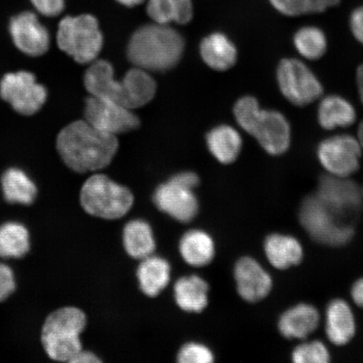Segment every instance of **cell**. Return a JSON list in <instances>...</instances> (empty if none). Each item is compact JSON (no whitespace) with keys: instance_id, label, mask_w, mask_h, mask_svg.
<instances>
[{"instance_id":"6da1fadb","label":"cell","mask_w":363,"mask_h":363,"mask_svg":"<svg viewBox=\"0 0 363 363\" xmlns=\"http://www.w3.org/2000/svg\"><path fill=\"white\" fill-rule=\"evenodd\" d=\"M56 146L68 169L87 174L110 165L119 143L116 135L104 133L84 120L65 126L57 135Z\"/></svg>"},{"instance_id":"7a4b0ae2","label":"cell","mask_w":363,"mask_h":363,"mask_svg":"<svg viewBox=\"0 0 363 363\" xmlns=\"http://www.w3.org/2000/svg\"><path fill=\"white\" fill-rule=\"evenodd\" d=\"M184 50V40L179 31L154 22L140 27L131 36L127 55L135 67L163 72L177 65Z\"/></svg>"},{"instance_id":"3957f363","label":"cell","mask_w":363,"mask_h":363,"mask_svg":"<svg viewBox=\"0 0 363 363\" xmlns=\"http://www.w3.org/2000/svg\"><path fill=\"white\" fill-rule=\"evenodd\" d=\"M235 119L260 146L272 156L283 155L291 143V126L284 113L262 110L252 96L240 99L234 108Z\"/></svg>"},{"instance_id":"277c9868","label":"cell","mask_w":363,"mask_h":363,"mask_svg":"<svg viewBox=\"0 0 363 363\" xmlns=\"http://www.w3.org/2000/svg\"><path fill=\"white\" fill-rule=\"evenodd\" d=\"M87 324V315L78 307H62L49 314L40 331V342L50 359L70 362L83 350L80 337Z\"/></svg>"},{"instance_id":"5b68a950","label":"cell","mask_w":363,"mask_h":363,"mask_svg":"<svg viewBox=\"0 0 363 363\" xmlns=\"http://www.w3.org/2000/svg\"><path fill=\"white\" fill-rule=\"evenodd\" d=\"M79 202L88 215L113 220L124 217L134 203L133 194L104 174H94L86 180L79 194Z\"/></svg>"},{"instance_id":"8992f818","label":"cell","mask_w":363,"mask_h":363,"mask_svg":"<svg viewBox=\"0 0 363 363\" xmlns=\"http://www.w3.org/2000/svg\"><path fill=\"white\" fill-rule=\"evenodd\" d=\"M103 43L98 20L89 13L66 16L59 22L58 48L79 65H90L97 60Z\"/></svg>"},{"instance_id":"52a82bcc","label":"cell","mask_w":363,"mask_h":363,"mask_svg":"<svg viewBox=\"0 0 363 363\" xmlns=\"http://www.w3.org/2000/svg\"><path fill=\"white\" fill-rule=\"evenodd\" d=\"M299 220L307 233L316 242L330 247H342L350 242L354 231L351 225L340 220V216L331 211L316 195L303 201Z\"/></svg>"},{"instance_id":"ba28073f","label":"cell","mask_w":363,"mask_h":363,"mask_svg":"<svg viewBox=\"0 0 363 363\" xmlns=\"http://www.w3.org/2000/svg\"><path fill=\"white\" fill-rule=\"evenodd\" d=\"M281 93L294 106L305 107L319 99L324 88L310 67L296 58H284L277 68Z\"/></svg>"},{"instance_id":"9c48e42d","label":"cell","mask_w":363,"mask_h":363,"mask_svg":"<svg viewBox=\"0 0 363 363\" xmlns=\"http://www.w3.org/2000/svg\"><path fill=\"white\" fill-rule=\"evenodd\" d=\"M48 90L33 72H8L0 80V97L22 116H33L48 99Z\"/></svg>"},{"instance_id":"30bf717a","label":"cell","mask_w":363,"mask_h":363,"mask_svg":"<svg viewBox=\"0 0 363 363\" xmlns=\"http://www.w3.org/2000/svg\"><path fill=\"white\" fill-rule=\"evenodd\" d=\"M362 147L355 136L340 134L321 140L317 158L330 175L350 178L360 167Z\"/></svg>"},{"instance_id":"8fae6325","label":"cell","mask_w":363,"mask_h":363,"mask_svg":"<svg viewBox=\"0 0 363 363\" xmlns=\"http://www.w3.org/2000/svg\"><path fill=\"white\" fill-rule=\"evenodd\" d=\"M85 121L104 133H130L140 126V120L130 108L107 99L89 96L85 101Z\"/></svg>"},{"instance_id":"7c38bea8","label":"cell","mask_w":363,"mask_h":363,"mask_svg":"<svg viewBox=\"0 0 363 363\" xmlns=\"http://www.w3.org/2000/svg\"><path fill=\"white\" fill-rule=\"evenodd\" d=\"M9 29L13 44L26 55L40 57L48 51L51 42L48 30L33 12L26 11L13 16Z\"/></svg>"},{"instance_id":"4fadbf2b","label":"cell","mask_w":363,"mask_h":363,"mask_svg":"<svg viewBox=\"0 0 363 363\" xmlns=\"http://www.w3.org/2000/svg\"><path fill=\"white\" fill-rule=\"evenodd\" d=\"M194 189L184 187L170 179L156 189L153 195L155 206L174 220L184 222L191 221L197 216L199 202Z\"/></svg>"},{"instance_id":"5bb4252c","label":"cell","mask_w":363,"mask_h":363,"mask_svg":"<svg viewBox=\"0 0 363 363\" xmlns=\"http://www.w3.org/2000/svg\"><path fill=\"white\" fill-rule=\"evenodd\" d=\"M362 194L358 186L349 178L328 174L320 177L315 194L326 206L340 216L359 208Z\"/></svg>"},{"instance_id":"9a60e30c","label":"cell","mask_w":363,"mask_h":363,"mask_svg":"<svg viewBox=\"0 0 363 363\" xmlns=\"http://www.w3.org/2000/svg\"><path fill=\"white\" fill-rule=\"evenodd\" d=\"M235 279L240 296L251 303L261 301L271 292L272 279L259 262L242 257L235 267Z\"/></svg>"},{"instance_id":"2e32d148","label":"cell","mask_w":363,"mask_h":363,"mask_svg":"<svg viewBox=\"0 0 363 363\" xmlns=\"http://www.w3.org/2000/svg\"><path fill=\"white\" fill-rule=\"evenodd\" d=\"M86 90L90 96L107 99L125 106V95L122 82L117 81L110 62L95 60L90 63L84 77Z\"/></svg>"},{"instance_id":"e0dca14e","label":"cell","mask_w":363,"mask_h":363,"mask_svg":"<svg viewBox=\"0 0 363 363\" xmlns=\"http://www.w3.org/2000/svg\"><path fill=\"white\" fill-rule=\"evenodd\" d=\"M320 323L319 311L310 303H298L280 316L279 330L285 338L306 340L315 333Z\"/></svg>"},{"instance_id":"ac0fdd59","label":"cell","mask_w":363,"mask_h":363,"mask_svg":"<svg viewBox=\"0 0 363 363\" xmlns=\"http://www.w3.org/2000/svg\"><path fill=\"white\" fill-rule=\"evenodd\" d=\"M325 334L335 346H344L351 342L356 334L355 316L350 306L343 299L330 301L325 315Z\"/></svg>"},{"instance_id":"d6986e66","label":"cell","mask_w":363,"mask_h":363,"mask_svg":"<svg viewBox=\"0 0 363 363\" xmlns=\"http://www.w3.org/2000/svg\"><path fill=\"white\" fill-rule=\"evenodd\" d=\"M264 252L271 265L279 270L297 266L303 258V249L299 240L292 235L272 234L264 242Z\"/></svg>"},{"instance_id":"ffe728a7","label":"cell","mask_w":363,"mask_h":363,"mask_svg":"<svg viewBox=\"0 0 363 363\" xmlns=\"http://www.w3.org/2000/svg\"><path fill=\"white\" fill-rule=\"evenodd\" d=\"M0 185L4 201L11 204L29 206L38 196L35 182L20 167H10L3 172Z\"/></svg>"},{"instance_id":"44dd1931","label":"cell","mask_w":363,"mask_h":363,"mask_svg":"<svg viewBox=\"0 0 363 363\" xmlns=\"http://www.w3.org/2000/svg\"><path fill=\"white\" fill-rule=\"evenodd\" d=\"M356 119L357 112L352 103L337 94L324 97L318 107V122L326 130L347 128L355 123Z\"/></svg>"},{"instance_id":"7402d4cb","label":"cell","mask_w":363,"mask_h":363,"mask_svg":"<svg viewBox=\"0 0 363 363\" xmlns=\"http://www.w3.org/2000/svg\"><path fill=\"white\" fill-rule=\"evenodd\" d=\"M136 275L140 290L148 297H157L170 282L171 267L164 258L152 255L140 262Z\"/></svg>"},{"instance_id":"603a6c76","label":"cell","mask_w":363,"mask_h":363,"mask_svg":"<svg viewBox=\"0 0 363 363\" xmlns=\"http://www.w3.org/2000/svg\"><path fill=\"white\" fill-rule=\"evenodd\" d=\"M201 54L203 62L216 71L230 69L238 59L235 45L222 33H213L203 39Z\"/></svg>"},{"instance_id":"cb8c5ba5","label":"cell","mask_w":363,"mask_h":363,"mask_svg":"<svg viewBox=\"0 0 363 363\" xmlns=\"http://www.w3.org/2000/svg\"><path fill=\"white\" fill-rule=\"evenodd\" d=\"M122 85L125 95V106L133 108L142 107L155 96L157 84L147 70L135 67L126 72Z\"/></svg>"},{"instance_id":"d4e9b609","label":"cell","mask_w":363,"mask_h":363,"mask_svg":"<svg viewBox=\"0 0 363 363\" xmlns=\"http://www.w3.org/2000/svg\"><path fill=\"white\" fill-rule=\"evenodd\" d=\"M179 252L184 262L189 265L204 267L210 264L215 257L214 240L203 230H189L181 238Z\"/></svg>"},{"instance_id":"484cf974","label":"cell","mask_w":363,"mask_h":363,"mask_svg":"<svg viewBox=\"0 0 363 363\" xmlns=\"http://www.w3.org/2000/svg\"><path fill=\"white\" fill-rule=\"evenodd\" d=\"M208 285L201 277H183L174 285V297L181 310L201 313L208 306Z\"/></svg>"},{"instance_id":"4316f807","label":"cell","mask_w":363,"mask_h":363,"mask_svg":"<svg viewBox=\"0 0 363 363\" xmlns=\"http://www.w3.org/2000/svg\"><path fill=\"white\" fill-rule=\"evenodd\" d=\"M30 251L28 228L19 221H6L0 225V257L21 259Z\"/></svg>"},{"instance_id":"83f0119b","label":"cell","mask_w":363,"mask_h":363,"mask_svg":"<svg viewBox=\"0 0 363 363\" xmlns=\"http://www.w3.org/2000/svg\"><path fill=\"white\" fill-rule=\"evenodd\" d=\"M123 245L127 254L135 259L153 255L156 242L151 225L143 220L128 222L123 230Z\"/></svg>"},{"instance_id":"f1b7e54d","label":"cell","mask_w":363,"mask_h":363,"mask_svg":"<svg viewBox=\"0 0 363 363\" xmlns=\"http://www.w3.org/2000/svg\"><path fill=\"white\" fill-rule=\"evenodd\" d=\"M208 150L218 161L230 164L237 160L242 147L240 134L233 127L220 125L206 136Z\"/></svg>"},{"instance_id":"f546056e","label":"cell","mask_w":363,"mask_h":363,"mask_svg":"<svg viewBox=\"0 0 363 363\" xmlns=\"http://www.w3.org/2000/svg\"><path fill=\"white\" fill-rule=\"evenodd\" d=\"M147 12L159 24H187L193 18L192 0H148Z\"/></svg>"},{"instance_id":"4dcf8cb0","label":"cell","mask_w":363,"mask_h":363,"mask_svg":"<svg viewBox=\"0 0 363 363\" xmlns=\"http://www.w3.org/2000/svg\"><path fill=\"white\" fill-rule=\"evenodd\" d=\"M293 43L299 55L310 61L323 57L328 45L324 31L315 26L299 28L294 35Z\"/></svg>"},{"instance_id":"1f68e13d","label":"cell","mask_w":363,"mask_h":363,"mask_svg":"<svg viewBox=\"0 0 363 363\" xmlns=\"http://www.w3.org/2000/svg\"><path fill=\"white\" fill-rule=\"evenodd\" d=\"M291 356L295 363H328L330 360L328 348L317 340L298 345Z\"/></svg>"},{"instance_id":"d6a6232c","label":"cell","mask_w":363,"mask_h":363,"mask_svg":"<svg viewBox=\"0 0 363 363\" xmlns=\"http://www.w3.org/2000/svg\"><path fill=\"white\" fill-rule=\"evenodd\" d=\"M178 361L180 363H211L214 362V355L204 345L189 342L180 349Z\"/></svg>"},{"instance_id":"836d02e7","label":"cell","mask_w":363,"mask_h":363,"mask_svg":"<svg viewBox=\"0 0 363 363\" xmlns=\"http://www.w3.org/2000/svg\"><path fill=\"white\" fill-rule=\"evenodd\" d=\"M16 290L15 272L6 263L0 262V303L6 301Z\"/></svg>"},{"instance_id":"e575fe53","label":"cell","mask_w":363,"mask_h":363,"mask_svg":"<svg viewBox=\"0 0 363 363\" xmlns=\"http://www.w3.org/2000/svg\"><path fill=\"white\" fill-rule=\"evenodd\" d=\"M275 10L289 17L305 15L301 0H269Z\"/></svg>"},{"instance_id":"d590c367","label":"cell","mask_w":363,"mask_h":363,"mask_svg":"<svg viewBox=\"0 0 363 363\" xmlns=\"http://www.w3.org/2000/svg\"><path fill=\"white\" fill-rule=\"evenodd\" d=\"M34 7L45 16L54 17L65 10V0H30Z\"/></svg>"},{"instance_id":"8d00e7d4","label":"cell","mask_w":363,"mask_h":363,"mask_svg":"<svg viewBox=\"0 0 363 363\" xmlns=\"http://www.w3.org/2000/svg\"><path fill=\"white\" fill-rule=\"evenodd\" d=\"M306 15L323 13L338 6L340 0H301Z\"/></svg>"},{"instance_id":"74e56055","label":"cell","mask_w":363,"mask_h":363,"mask_svg":"<svg viewBox=\"0 0 363 363\" xmlns=\"http://www.w3.org/2000/svg\"><path fill=\"white\" fill-rule=\"evenodd\" d=\"M349 24L354 38L363 45V6L352 12Z\"/></svg>"},{"instance_id":"f35d334b","label":"cell","mask_w":363,"mask_h":363,"mask_svg":"<svg viewBox=\"0 0 363 363\" xmlns=\"http://www.w3.org/2000/svg\"><path fill=\"white\" fill-rule=\"evenodd\" d=\"M181 185L189 189H194L199 184V179L196 174L192 172H183L171 178Z\"/></svg>"},{"instance_id":"ab89813d","label":"cell","mask_w":363,"mask_h":363,"mask_svg":"<svg viewBox=\"0 0 363 363\" xmlns=\"http://www.w3.org/2000/svg\"><path fill=\"white\" fill-rule=\"evenodd\" d=\"M96 354L92 352L81 350L77 355L72 358L71 363H99L101 362Z\"/></svg>"},{"instance_id":"60d3db41","label":"cell","mask_w":363,"mask_h":363,"mask_svg":"<svg viewBox=\"0 0 363 363\" xmlns=\"http://www.w3.org/2000/svg\"><path fill=\"white\" fill-rule=\"evenodd\" d=\"M352 301L357 306L363 308V278L356 281L351 289Z\"/></svg>"},{"instance_id":"b9f144b4","label":"cell","mask_w":363,"mask_h":363,"mask_svg":"<svg viewBox=\"0 0 363 363\" xmlns=\"http://www.w3.org/2000/svg\"><path fill=\"white\" fill-rule=\"evenodd\" d=\"M356 80L358 94H359L361 102L363 104V63L357 67Z\"/></svg>"},{"instance_id":"7bdbcfd3","label":"cell","mask_w":363,"mask_h":363,"mask_svg":"<svg viewBox=\"0 0 363 363\" xmlns=\"http://www.w3.org/2000/svg\"><path fill=\"white\" fill-rule=\"evenodd\" d=\"M116 1L123 4V6L126 7H135L143 3L145 0H116Z\"/></svg>"},{"instance_id":"ee69618b","label":"cell","mask_w":363,"mask_h":363,"mask_svg":"<svg viewBox=\"0 0 363 363\" xmlns=\"http://www.w3.org/2000/svg\"><path fill=\"white\" fill-rule=\"evenodd\" d=\"M357 138L359 140L361 146L363 150V121L361 122L359 126H358Z\"/></svg>"}]
</instances>
